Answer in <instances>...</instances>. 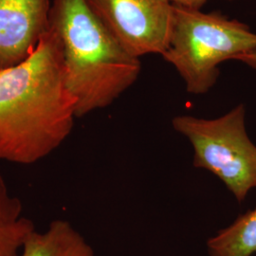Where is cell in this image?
<instances>
[{"instance_id": "12", "label": "cell", "mask_w": 256, "mask_h": 256, "mask_svg": "<svg viewBox=\"0 0 256 256\" xmlns=\"http://www.w3.org/2000/svg\"><path fill=\"white\" fill-rule=\"evenodd\" d=\"M252 210V214H254V218H256V208H254V209H252V210Z\"/></svg>"}, {"instance_id": "2", "label": "cell", "mask_w": 256, "mask_h": 256, "mask_svg": "<svg viewBox=\"0 0 256 256\" xmlns=\"http://www.w3.org/2000/svg\"><path fill=\"white\" fill-rule=\"evenodd\" d=\"M50 30L61 44L77 118L108 108L137 81L140 58L124 50L84 0H52Z\"/></svg>"}, {"instance_id": "3", "label": "cell", "mask_w": 256, "mask_h": 256, "mask_svg": "<svg viewBox=\"0 0 256 256\" xmlns=\"http://www.w3.org/2000/svg\"><path fill=\"white\" fill-rule=\"evenodd\" d=\"M256 50V34L246 24L220 12L174 5L169 46L162 55L194 95L210 92L220 64Z\"/></svg>"}, {"instance_id": "8", "label": "cell", "mask_w": 256, "mask_h": 256, "mask_svg": "<svg viewBox=\"0 0 256 256\" xmlns=\"http://www.w3.org/2000/svg\"><path fill=\"white\" fill-rule=\"evenodd\" d=\"M36 230L0 172V256H21L26 240Z\"/></svg>"}, {"instance_id": "7", "label": "cell", "mask_w": 256, "mask_h": 256, "mask_svg": "<svg viewBox=\"0 0 256 256\" xmlns=\"http://www.w3.org/2000/svg\"><path fill=\"white\" fill-rule=\"evenodd\" d=\"M21 256H96L82 234L66 220L52 221L44 232H32Z\"/></svg>"}, {"instance_id": "9", "label": "cell", "mask_w": 256, "mask_h": 256, "mask_svg": "<svg viewBox=\"0 0 256 256\" xmlns=\"http://www.w3.org/2000/svg\"><path fill=\"white\" fill-rule=\"evenodd\" d=\"M209 256H252L256 254V220L252 210L207 241Z\"/></svg>"}, {"instance_id": "1", "label": "cell", "mask_w": 256, "mask_h": 256, "mask_svg": "<svg viewBox=\"0 0 256 256\" xmlns=\"http://www.w3.org/2000/svg\"><path fill=\"white\" fill-rule=\"evenodd\" d=\"M76 118L61 44L50 30L25 61L0 70V160H44L70 135Z\"/></svg>"}, {"instance_id": "10", "label": "cell", "mask_w": 256, "mask_h": 256, "mask_svg": "<svg viewBox=\"0 0 256 256\" xmlns=\"http://www.w3.org/2000/svg\"><path fill=\"white\" fill-rule=\"evenodd\" d=\"M209 0H171V2L174 5L184 6L188 8L202 10V7L208 2Z\"/></svg>"}, {"instance_id": "11", "label": "cell", "mask_w": 256, "mask_h": 256, "mask_svg": "<svg viewBox=\"0 0 256 256\" xmlns=\"http://www.w3.org/2000/svg\"><path fill=\"white\" fill-rule=\"evenodd\" d=\"M236 60L239 61V62H242V63L247 64L248 66L256 70V50L248 52V54H245L240 55V56H238Z\"/></svg>"}, {"instance_id": "4", "label": "cell", "mask_w": 256, "mask_h": 256, "mask_svg": "<svg viewBox=\"0 0 256 256\" xmlns=\"http://www.w3.org/2000/svg\"><path fill=\"white\" fill-rule=\"evenodd\" d=\"M172 126L194 148V167L220 178L238 202L256 189V146L248 135L243 104L214 119L178 115Z\"/></svg>"}, {"instance_id": "6", "label": "cell", "mask_w": 256, "mask_h": 256, "mask_svg": "<svg viewBox=\"0 0 256 256\" xmlns=\"http://www.w3.org/2000/svg\"><path fill=\"white\" fill-rule=\"evenodd\" d=\"M50 0H0V70L25 61L50 32Z\"/></svg>"}, {"instance_id": "5", "label": "cell", "mask_w": 256, "mask_h": 256, "mask_svg": "<svg viewBox=\"0 0 256 256\" xmlns=\"http://www.w3.org/2000/svg\"><path fill=\"white\" fill-rule=\"evenodd\" d=\"M134 57L164 54L173 26L171 0H84Z\"/></svg>"}]
</instances>
